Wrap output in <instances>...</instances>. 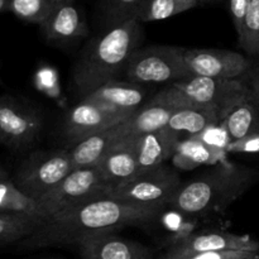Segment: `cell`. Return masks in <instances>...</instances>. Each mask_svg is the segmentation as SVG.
I'll list each match as a JSON object with an SVG mask.
<instances>
[{"instance_id": "obj_1", "label": "cell", "mask_w": 259, "mask_h": 259, "mask_svg": "<svg viewBox=\"0 0 259 259\" xmlns=\"http://www.w3.org/2000/svg\"><path fill=\"white\" fill-rule=\"evenodd\" d=\"M162 207L126 204L104 197L72 207L43 223L33 234L18 243L22 250L77 244L82 238L99 233H113L129 225L149 223Z\"/></svg>"}, {"instance_id": "obj_2", "label": "cell", "mask_w": 259, "mask_h": 259, "mask_svg": "<svg viewBox=\"0 0 259 259\" xmlns=\"http://www.w3.org/2000/svg\"><path fill=\"white\" fill-rule=\"evenodd\" d=\"M143 37L142 23L129 19L106 29L93 40L73 70V81L81 93H93L116 80L126 67Z\"/></svg>"}, {"instance_id": "obj_3", "label": "cell", "mask_w": 259, "mask_h": 259, "mask_svg": "<svg viewBox=\"0 0 259 259\" xmlns=\"http://www.w3.org/2000/svg\"><path fill=\"white\" fill-rule=\"evenodd\" d=\"M258 181V169L225 162L182 184L169 205L185 215L207 217L224 211Z\"/></svg>"}, {"instance_id": "obj_4", "label": "cell", "mask_w": 259, "mask_h": 259, "mask_svg": "<svg viewBox=\"0 0 259 259\" xmlns=\"http://www.w3.org/2000/svg\"><path fill=\"white\" fill-rule=\"evenodd\" d=\"M110 192L99 166L73 169L38 200V214L47 222L78 205L109 197Z\"/></svg>"}, {"instance_id": "obj_5", "label": "cell", "mask_w": 259, "mask_h": 259, "mask_svg": "<svg viewBox=\"0 0 259 259\" xmlns=\"http://www.w3.org/2000/svg\"><path fill=\"white\" fill-rule=\"evenodd\" d=\"M185 48L176 46H149L138 48L129 58L124 76L129 82H179L191 77L184 58Z\"/></svg>"}, {"instance_id": "obj_6", "label": "cell", "mask_w": 259, "mask_h": 259, "mask_svg": "<svg viewBox=\"0 0 259 259\" xmlns=\"http://www.w3.org/2000/svg\"><path fill=\"white\" fill-rule=\"evenodd\" d=\"M181 186L179 174L162 164L114 187L109 197L126 204L162 207L172 201Z\"/></svg>"}, {"instance_id": "obj_7", "label": "cell", "mask_w": 259, "mask_h": 259, "mask_svg": "<svg viewBox=\"0 0 259 259\" xmlns=\"http://www.w3.org/2000/svg\"><path fill=\"white\" fill-rule=\"evenodd\" d=\"M73 171L68 151L34 153L18 168L14 185L38 201Z\"/></svg>"}, {"instance_id": "obj_8", "label": "cell", "mask_w": 259, "mask_h": 259, "mask_svg": "<svg viewBox=\"0 0 259 259\" xmlns=\"http://www.w3.org/2000/svg\"><path fill=\"white\" fill-rule=\"evenodd\" d=\"M43 128L37 110L12 95L0 96V142L13 149L23 151L35 143Z\"/></svg>"}, {"instance_id": "obj_9", "label": "cell", "mask_w": 259, "mask_h": 259, "mask_svg": "<svg viewBox=\"0 0 259 259\" xmlns=\"http://www.w3.org/2000/svg\"><path fill=\"white\" fill-rule=\"evenodd\" d=\"M185 63L191 76L242 80L258 61L239 52L218 48H185Z\"/></svg>"}, {"instance_id": "obj_10", "label": "cell", "mask_w": 259, "mask_h": 259, "mask_svg": "<svg viewBox=\"0 0 259 259\" xmlns=\"http://www.w3.org/2000/svg\"><path fill=\"white\" fill-rule=\"evenodd\" d=\"M194 105L210 106L220 113V118L248 99V86L243 80H222L202 76H191L175 82ZM222 121V120H220Z\"/></svg>"}, {"instance_id": "obj_11", "label": "cell", "mask_w": 259, "mask_h": 259, "mask_svg": "<svg viewBox=\"0 0 259 259\" xmlns=\"http://www.w3.org/2000/svg\"><path fill=\"white\" fill-rule=\"evenodd\" d=\"M136 114V113H134ZM133 114L82 100L73 106L63 121V133L70 143H78L128 120Z\"/></svg>"}, {"instance_id": "obj_12", "label": "cell", "mask_w": 259, "mask_h": 259, "mask_svg": "<svg viewBox=\"0 0 259 259\" xmlns=\"http://www.w3.org/2000/svg\"><path fill=\"white\" fill-rule=\"evenodd\" d=\"M220 250H247L258 253L259 242L248 235H237L224 232L189 235L172 245L162 259H182L190 255Z\"/></svg>"}, {"instance_id": "obj_13", "label": "cell", "mask_w": 259, "mask_h": 259, "mask_svg": "<svg viewBox=\"0 0 259 259\" xmlns=\"http://www.w3.org/2000/svg\"><path fill=\"white\" fill-rule=\"evenodd\" d=\"M76 245L82 259H153L148 247L113 233L88 235Z\"/></svg>"}, {"instance_id": "obj_14", "label": "cell", "mask_w": 259, "mask_h": 259, "mask_svg": "<svg viewBox=\"0 0 259 259\" xmlns=\"http://www.w3.org/2000/svg\"><path fill=\"white\" fill-rule=\"evenodd\" d=\"M137 138L128 136L119 139L98 164L111 190L138 176Z\"/></svg>"}, {"instance_id": "obj_15", "label": "cell", "mask_w": 259, "mask_h": 259, "mask_svg": "<svg viewBox=\"0 0 259 259\" xmlns=\"http://www.w3.org/2000/svg\"><path fill=\"white\" fill-rule=\"evenodd\" d=\"M181 137L168 128L143 134L137 138L138 175L152 171L172 158Z\"/></svg>"}, {"instance_id": "obj_16", "label": "cell", "mask_w": 259, "mask_h": 259, "mask_svg": "<svg viewBox=\"0 0 259 259\" xmlns=\"http://www.w3.org/2000/svg\"><path fill=\"white\" fill-rule=\"evenodd\" d=\"M147 90L143 85L114 80L88 94L83 100L124 113L134 114L142 108Z\"/></svg>"}, {"instance_id": "obj_17", "label": "cell", "mask_w": 259, "mask_h": 259, "mask_svg": "<svg viewBox=\"0 0 259 259\" xmlns=\"http://www.w3.org/2000/svg\"><path fill=\"white\" fill-rule=\"evenodd\" d=\"M40 30L51 42H71L88 35L89 29L73 0L62 3L39 25Z\"/></svg>"}, {"instance_id": "obj_18", "label": "cell", "mask_w": 259, "mask_h": 259, "mask_svg": "<svg viewBox=\"0 0 259 259\" xmlns=\"http://www.w3.org/2000/svg\"><path fill=\"white\" fill-rule=\"evenodd\" d=\"M124 137L126 136L124 133L123 123H121L114 128L94 134L76 143L75 147L68 151L73 169L98 166L108 153L109 149Z\"/></svg>"}, {"instance_id": "obj_19", "label": "cell", "mask_w": 259, "mask_h": 259, "mask_svg": "<svg viewBox=\"0 0 259 259\" xmlns=\"http://www.w3.org/2000/svg\"><path fill=\"white\" fill-rule=\"evenodd\" d=\"M225 153H227L225 149L209 146L199 137L194 136L181 139L172 159H174L175 166L179 167L180 169L187 171V169L196 168L202 164H214L217 162L225 163L228 162L225 158Z\"/></svg>"}, {"instance_id": "obj_20", "label": "cell", "mask_w": 259, "mask_h": 259, "mask_svg": "<svg viewBox=\"0 0 259 259\" xmlns=\"http://www.w3.org/2000/svg\"><path fill=\"white\" fill-rule=\"evenodd\" d=\"M220 113L210 106L194 105L175 111L166 128L175 132L180 137L189 134L190 137L202 133L206 128L220 124Z\"/></svg>"}, {"instance_id": "obj_21", "label": "cell", "mask_w": 259, "mask_h": 259, "mask_svg": "<svg viewBox=\"0 0 259 259\" xmlns=\"http://www.w3.org/2000/svg\"><path fill=\"white\" fill-rule=\"evenodd\" d=\"M220 124L227 131L230 142L259 134V106L247 99L230 109Z\"/></svg>"}, {"instance_id": "obj_22", "label": "cell", "mask_w": 259, "mask_h": 259, "mask_svg": "<svg viewBox=\"0 0 259 259\" xmlns=\"http://www.w3.org/2000/svg\"><path fill=\"white\" fill-rule=\"evenodd\" d=\"M43 220L37 217L24 214H4L0 215V247L19 243L24 238L35 232Z\"/></svg>"}, {"instance_id": "obj_23", "label": "cell", "mask_w": 259, "mask_h": 259, "mask_svg": "<svg viewBox=\"0 0 259 259\" xmlns=\"http://www.w3.org/2000/svg\"><path fill=\"white\" fill-rule=\"evenodd\" d=\"M0 210L5 214H24L39 218L38 202L20 191L10 180L0 181Z\"/></svg>"}, {"instance_id": "obj_24", "label": "cell", "mask_w": 259, "mask_h": 259, "mask_svg": "<svg viewBox=\"0 0 259 259\" xmlns=\"http://www.w3.org/2000/svg\"><path fill=\"white\" fill-rule=\"evenodd\" d=\"M197 4L196 0H147L136 19L141 23L163 20L194 9Z\"/></svg>"}, {"instance_id": "obj_25", "label": "cell", "mask_w": 259, "mask_h": 259, "mask_svg": "<svg viewBox=\"0 0 259 259\" xmlns=\"http://www.w3.org/2000/svg\"><path fill=\"white\" fill-rule=\"evenodd\" d=\"M60 4L51 0H10L9 12L24 22L40 25Z\"/></svg>"}, {"instance_id": "obj_26", "label": "cell", "mask_w": 259, "mask_h": 259, "mask_svg": "<svg viewBox=\"0 0 259 259\" xmlns=\"http://www.w3.org/2000/svg\"><path fill=\"white\" fill-rule=\"evenodd\" d=\"M242 50L252 58H259V0H249L244 24L238 37Z\"/></svg>"}, {"instance_id": "obj_27", "label": "cell", "mask_w": 259, "mask_h": 259, "mask_svg": "<svg viewBox=\"0 0 259 259\" xmlns=\"http://www.w3.org/2000/svg\"><path fill=\"white\" fill-rule=\"evenodd\" d=\"M147 0H104V15L108 28L136 19Z\"/></svg>"}, {"instance_id": "obj_28", "label": "cell", "mask_w": 259, "mask_h": 259, "mask_svg": "<svg viewBox=\"0 0 259 259\" xmlns=\"http://www.w3.org/2000/svg\"><path fill=\"white\" fill-rule=\"evenodd\" d=\"M257 254V252H247V250H220V252H207L190 255L182 259H254Z\"/></svg>"}, {"instance_id": "obj_29", "label": "cell", "mask_w": 259, "mask_h": 259, "mask_svg": "<svg viewBox=\"0 0 259 259\" xmlns=\"http://www.w3.org/2000/svg\"><path fill=\"white\" fill-rule=\"evenodd\" d=\"M227 153H257L259 152V134L230 142L225 148Z\"/></svg>"}, {"instance_id": "obj_30", "label": "cell", "mask_w": 259, "mask_h": 259, "mask_svg": "<svg viewBox=\"0 0 259 259\" xmlns=\"http://www.w3.org/2000/svg\"><path fill=\"white\" fill-rule=\"evenodd\" d=\"M248 4H249V0H229L230 15H232L233 24H234L235 30H237L238 37L242 33Z\"/></svg>"}, {"instance_id": "obj_31", "label": "cell", "mask_w": 259, "mask_h": 259, "mask_svg": "<svg viewBox=\"0 0 259 259\" xmlns=\"http://www.w3.org/2000/svg\"><path fill=\"white\" fill-rule=\"evenodd\" d=\"M242 80L248 86V99L259 106V61L252 71Z\"/></svg>"}, {"instance_id": "obj_32", "label": "cell", "mask_w": 259, "mask_h": 259, "mask_svg": "<svg viewBox=\"0 0 259 259\" xmlns=\"http://www.w3.org/2000/svg\"><path fill=\"white\" fill-rule=\"evenodd\" d=\"M10 0H0V13L9 10Z\"/></svg>"}, {"instance_id": "obj_33", "label": "cell", "mask_w": 259, "mask_h": 259, "mask_svg": "<svg viewBox=\"0 0 259 259\" xmlns=\"http://www.w3.org/2000/svg\"><path fill=\"white\" fill-rule=\"evenodd\" d=\"M4 180H9V176H8L7 171L0 166V181H4Z\"/></svg>"}, {"instance_id": "obj_34", "label": "cell", "mask_w": 259, "mask_h": 259, "mask_svg": "<svg viewBox=\"0 0 259 259\" xmlns=\"http://www.w3.org/2000/svg\"><path fill=\"white\" fill-rule=\"evenodd\" d=\"M51 2H58V3H63V2H68V0H51Z\"/></svg>"}, {"instance_id": "obj_35", "label": "cell", "mask_w": 259, "mask_h": 259, "mask_svg": "<svg viewBox=\"0 0 259 259\" xmlns=\"http://www.w3.org/2000/svg\"><path fill=\"white\" fill-rule=\"evenodd\" d=\"M0 68H2V62H0ZM0 85H3V80H2V76H0Z\"/></svg>"}, {"instance_id": "obj_36", "label": "cell", "mask_w": 259, "mask_h": 259, "mask_svg": "<svg viewBox=\"0 0 259 259\" xmlns=\"http://www.w3.org/2000/svg\"><path fill=\"white\" fill-rule=\"evenodd\" d=\"M4 214H5V212H3L2 210H0V215H4Z\"/></svg>"}, {"instance_id": "obj_37", "label": "cell", "mask_w": 259, "mask_h": 259, "mask_svg": "<svg viewBox=\"0 0 259 259\" xmlns=\"http://www.w3.org/2000/svg\"><path fill=\"white\" fill-rule=\"evenodd\" d=\"M196 2H199V3H200V2H205V0H196Z\"/></svg>"}, {"instance_id": "obj_38", "label": "cell", "mask_w": 259, "mask_h": 259, "mask_svg": "<svg viewBox=\"0 0 259 259\" xmlns=\"http://www.w3.org/2000/svg\"><path fill=\"white\" fill-rule=\"evenodd\" d=\"M43 259H51V258H43Z\"/></svg>"}, {"instance_id": "obj_39", "label": "cell", "mask_w": 259, "mask_h": 259, "mask_svg": "<svg viewBox=\"0 0 259 259\" xmlns=\"http://www.w3.org/2000/svg\"><path fill=\"white\" fill-rule=\"evenodd\" d=\"M205 2H207V0H205Z\"/></svg>"}]
</instances>
